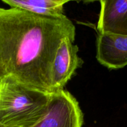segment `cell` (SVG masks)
Returning a JSON list of instances; mask_svg holds the SVG:
<instances>
[{"label":"cell","instance_id":"obj_1","mask_svg":"<svg viewBox=\"0 0 127 127\" xmlns=\"http://www.w3.org/2000/svg\"><path fill=\"white\" fill-rule=\"evenodd\" d=\"M75 26L65 15L46 17L0 7V79L11 76L52 94V65L57 50L63 38L75 41Z\"/></svg>","mask_w":127,"mask_h":127},{"label":"cell","instance_id":"obj_2","mask_svg":"<svg viewBox=\"0 0 127 127\" xmlns=\"http://www.w3.org/2000/svg\"><path fill=\"white\" fill-rule=\"evenodd\" d=\"M52 94L31 88L11 76L0 79V124L37 127L48 113Z\"/></svg>","mask_w":127,"mask_h":127},{"label":"cell","instance_id":"obj_3","mask_svg":"<svg viewBox=\"0 0 127 127\" xmlns=\"http://www.w3.org/2000/svg\"><path fill=\"white\" fill-rule=\"evenodd\" d=\"M84 114L78 100L66 90L52 93L48 113L37 127H83Z\"/></svg>","mask_w":127,"mask_h":127},{"label":"cell","instance_id":"obj_4","mask_svg":"<svg viewBox=\"0 0 127 127\" xmlns=\"http://www.w3.org/2000/svg\"><path fill=\"white\" fill-rule=\"evenodd\" d=\"M79 47L68 37L61 42L53 60L52 82L53 93L64 90L76 71L83 66L84 61L78 55Z\"/></svg>","mask_w":127,"mask_h":127},{"label":"cell","instance_id":"obj_5","mask_svg":"<svg viewBox=\"0 0 127 127\" xmlns=\"http://www.w3.org/2000/svg\"><path fill=\"white\" fill-rule=\"evenodd\" d=\"M96 59L109 69H119L127 66V35L98 33Z\"/></svg>","mask_w":127,"mask_h":127},{"label":"cell","instance_id":"obj_6","mask_svg":"<svg viewBox=\"0 0 127 127\" xmlns=\"http://www.w3.org/2000/svg\"><path fill=\"white\" fill-rule=\"evenodd\" d=\"M99 2L98 33L127 35V0H102Z\"/></svg>","mask_w":127,"mask_h":127},{"label":"cell","instance_id":"obj_7","mask_svg":"<svg viewBox=\"0 0 127 127\" xmlns=\"http://www.w3.org/2000/svg\"><path fill=\"white\" fill-rule=\"evenodd\" d=\"M12 8H18L42 16L60 17L64 16V0H3Z\"/></svg>","mask_w":127,"mask_h":127},{"label":"cell","instance_id":"obj_8","mask_svg":"<svg viewBox=\"0 0 127 127\" xmlns=\"http://www.w3.org/2000/svg\"><path fill=\"white\" fill-rule=\"evenodd\" d=\"M0 127H7V126H5V125H2V124H0Z\"/></svg>","mask_w":127,"mask_h":127}]
</instances>
